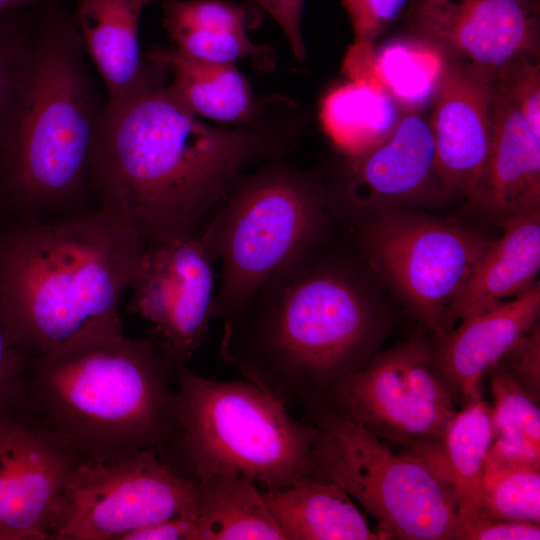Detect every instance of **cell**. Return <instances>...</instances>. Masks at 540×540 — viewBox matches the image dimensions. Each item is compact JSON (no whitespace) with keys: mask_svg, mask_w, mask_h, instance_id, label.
I'll return each mask as SVG.
<instances>
[{"mask_svg":"<svg viewBox=\"0 0 540 540\" xmlns=\"http://www.w3.org/2000/svg\"><path fill=\"white\" fill-rule=\"evenodd\" d=\"M148 58L140 84L105 102L91 159L100 205L129 220L146 245L195 233L252 165L294 147L303 124L274 115L279 99L251 124L205 123L171 94L166 67Z\"/></svg>","mask_w":540,"mask_h":540,"instance_id":"1","label":"cell"},{"mask_svg":"<svg viewBox=\"0 0 540 540\" xmlns=\"http://www.w3.org/2000/svg\"><path fill=\"white\" fill-rule=\"evenodd\" d=\"M326 238L266 279L223 318V360L308 413L363 367L382 337V313L362 268L324 250Z\"/></svg>","mask_w":540,"mask_h":540,"instance_id":"2","label":"cell"},{"mask_svg":"<svg viewBox=\"0 0 540 540\" xmlns=\"http://www.w3.org/2000/svg\"><path fill=\"white\" fill-rule=\"evenodd\" d=\"M146 243L107 207L0 224V304L33 355L123 331L119 304Z\"/></svg>","mask_w":540,"mask_h":540,"instance_id":"3","label":"cell"},{"mask_svg":"<svg viewBox=\"0 0 540 540\" xmlns=\"http://www.w3.org/2000/svg\"><path fill=\"white\" fill-rule=\"evenodd\" d=\"M74 18L41 0L31 44L0 130V208L18 219L75 213L91 189V159L105 102L84 61Z\"/></svg>","mask_w":540,"mask_h":540,"instance_id":"4","label":"cell"},{"mask_svg":"<svg viewBox=\"0 0 540 540\" xmlns=\"http://www.w3.org/2000/svg\"><path fill=\"white\" fill-rule=\"evenodd\" d=\"M180 365L152 336L89 337L33 357L27 407L81 463L158 451L179 431Z\"/></svg>","mask_w":540,"mask_h":540,"instance_id":"5","label":"cell"},{"mask_svg":"<svg viewBox=\"0 0 540 540\" xmlns=\"http://www.w3.org/2000/svg\"><path fill=\"white\" fill-rule=\"evenodd\" d=\"M176 382L179 431L157 453L177 473L195 481L241 476L268 490L325 481L313 459L316 428L271 393L247 379L202 377L186 364Z\"/></svg>","mask_w":540,"mask_h":540,"instance_id":"6","label":"cell"},{"mask_svg":"<svg viewBox=\"0 0 540 540\" xmlns=\"http://www.w3.org/2000/svg\"><path fill=\"white\" fill-rule=\"evenodd\" d=\"M332 214L315 174L283 158L244 174L198 233L222 261L214 318L223 319L266 279L327 237Z\"/></svg>","mask_w":540,"mask_h":540,"instance_id":"7","label":"cell"},{"mask_svg":"<svg viewBox=\"0 0 540 540\" xmlns=\"http://www.w3.org/2000/svg\"><path fill=\"white\" fill-rule=\"evenodd\" d=\"M308 416L317 431L313 459L320 476L377 520L381 539H454L457 502L445 470L331 409Z\"/></svg>","mask_w":540,"mask_h":540,"instance_id":"8","label":"cell"},{"mask_svg":"<svg viewBox=\"0 0 540 540\" xmlns=\"http://www.w3.org/2000/svg\"><path fill=\"white\" fill-rule=\"evenodd\" d=\"M492 239L460 223L406 209L357 223L364 258L434 336Z\"/></svg>","mask_w":540,"mask_h":540,"instance_id":"9","label":"cell"},{"mask_svg":"<svg viewBox=\"0 0 540 540\" xmlns=\"http://www.w3.org/2000/svg\"><path fill=\"white\" fill-rule=\"evenodd\" d=\"M197 482L156 450L103 463H79L59 501L50 540H120L143 527L196 516Z\"/></svg>","mask_w":540,"mask_h":540,"instance_id":"10","label":"cell"},{"mask_svg":"<svg viewBox=\"0 0 540 540\" xmlns=\"http://www.w3.org/2000/svg\"><path fill=\"white\" fill-rule=\"evenodd\" d=\"M213 259L197 232L147 244L131 285L132 313L179 364L204 342L214 318Z\"/></svg>","mask_w":540,"mask_h":540,"instance_id":"11","label":"cell"},{"mask_svg":"<svg viewBox=\"0 0 540 540\" xmlns=\"http://www.w3.org/2000/svg\"><path fill=\"white\" fill-rule=\"evenodd\" d=\"M403 15V35L495 75L540 58L539 0H409Z\"/></svg>","mask_w":540,"mask_h":540,"instance_id":"12","label":"cell"},{"mask_svg":"<svg viewBox=\"0 0 540 540\" xmlns=\"http://www.w3.org/2000/svg\"><path fill=\"white\" fill-rule=\"evenodd\" d=\"M325 187L330 211L335 208L357 223L380 212L448 197L436 169L428 118L422 111L402 110L382 140L345 155L337 180Z\"/></svg>","mask_w":540,"mask_h":540,"instance_id":"13","label":"cell"},{"mask_svg":"<svg viewBox=\"0 0 540 540\" xmlns=\"http://www.w3.org/2000/svg\"><path fill=\"white\" fill-rule=\"evenodd\" d=\"M81 463L29 409L0 418V540H50L54 516Z\"/></svg>","mask_w":540,"mask_h":540,"instance_id":"14","label":"cell"},{"mask_svg":"<svg viewBox=\"0 0 540 540\" xmlns=\"http://www.w3.org/2000/svg\"><path fill=\"white\" fill-rule=\"evenodd\" d=\"M495 74L448 60L428 119L436 169L447 196L469 198L484 173L493 137Z\"/></svg>","mask_w":540,"mask_h":540,"instance_id":"15","label":"cell"},{"mask_svg":"<svg viewBox=\"0 0 540 540\" xmlns=\"http://www.w3.org/2000/svg\"><path fill=\"white\" fill-rule=\"evenodd\" d=\"M540 286L469 316L435 336L433 367L453 401L462 407L481 398L487 370L539 321Z\"/></svg>","mask_w":540,"mask_h":540,"instance_id":"16","label":"cell"},{"mask_svg":"<svg viewBox=\"0 0 540 540\" xmlns=\"http://www.w3.org/2000/svg\"><path fill=\"white\" fill-rule=\"evenodd\" d=\"M488 161L468 200L500 222L540 210V132L494 79Z\"/></svg>","mask_w":540,"mask_h":540,"instance_id":"17","label":"cell"},{"mask_svg":"<svg viewBox=\"0 0 540 540\" xmlns=\"http://www.w3.org/2000/svg\"><path fill=\"white\" fill-rule=\"evenodd\" d=\"M321 408L362 425L398 450L415 454L419 449L416 410L403 376L400 345L375 354L339 380Z\"/></svg>","mask_w":540,"mask_h":540,"instance_id":"18","label":"cell"},{"mask_svg":"<svg viewBox=\"0 0 540 540\" xmlns=\"http://www.w3.org/2000/svg\"><path fill=\"white\" fill-rule=\"evenodd\" d=\"M464 287L446 309L441 334L461 320L512 299L531 288L540 270V210L509 217Z\"/></svg>","mask_w":540,"mask_h":540,"instance_id":"19","label":"cell"},{"mask_svg":"<svg viewBox=\"0 0 540 540\" xmlns=\"http://www.w3.org/2000/svg\"><path fill=\"white\" fill-rule=\"evenodd\" d=\"M153 1L76 0L73 18L105 82L108 103L133 91L149 70L150 60L140 51L139 23L142 11Z\"/></svg>","mask_w":540,"mask_h":540,"instance_id":"20","label":"cell"},{"mask_svg":"<svg viewBox=\"0 0 540 540\" xmlns=\"http://www.w3.org/2000/svg\"><path fill=\"white\" fill-rule=\"evenodd\" d=\"M172 76L167 86L188 111L216 122L246 125L260 119L274 100L256 102L245 76L234 64L196 59L177 48L155 47L146 53Z\"/></svg>","mask_w":540,"mask_h":540,"instance_id":"21","label":"cell"},{"mask_svg":"<svg viewBox=\"0 0 540 540\" xmlns=\"http://www.w3.org/2000/svg\"><path fill=\"white\" fill-rule=\"evenodd\" d=\"M447 62L434 47L402 34L380 47L352 43L342 72L349 81L382 89L402 110L422 111L430 105Z\"/></svg>","mask_w":540,"mask_h":540,"instance_id":"22","label":"cell"},{"mask_svg":"<svg viewBox=\"0 0 540 540\" xmlns=\"http://www.w3.org/2000/svg\"><path fill=\"white\" fill-rule=\"evenodd\" d=\"M261 494L286 540H379L351 497L331 481Z\"/></svg>","mask_w":540,"mask_h":540,"instance_id":"23","label":"cell"},{"mask_svg":"<svg viewBox=\"0 0 540 540\" xmlns=\"http://www.w3.org/2000/svg\"><path fill=\"white\" fill-rule=\"evenodd\" d=\"M196 482L198 540H286L251 479L218 474Z\"/></svg>","mask_w":540,"mask_h":540,"instance_id":"24","label":"cell"},{"mask_svg":"<svg viewBox=\"0 0 540 540\" xmlns=\"http://www.w3.org/2000/svg\"><path fill=\"white\" fill-rule=\"evenodd\" d=\"M494 438L492 408L482 398L457 410L447 425L443 457L456 496V531L480 516L482 481Z\"/></svg>","mask_w":540,"mask_h":540,"instance_id":"25","label":"cell"},{"mask_svg":"<svg viewBox=\"0 0 540 540\" xmlns=\"http://www.w3.org/2000/svg\"><path fill=\"white\" fill-rule=\"evenodd\" d=\"M401 113L398 103L382 89L348 80L325 95L320 118L338 148L351 155L382 140Z\"/></svg>","mask_w":540,"mask_h":540,"instance_id":"26","label":"cell"},{"mask_svg":"<svg viewBox=\"0 0 540 540\" xmlns=\"http://www.w3.org/2000/svg\"><path fill=\"white\" fill-rule=\"evenodd\" d=\"M480 519L540 524V468L486 461Z\"/></svg>","mask_w":540,"mask_h":540,"instance_id":"27","label":"cell"},{"mask_svg":"<svg viewBox=\"0 0 540 540\" xmlns=\"http://www.w3.org/2000/svg\"><path fill=\"white\" fill-rule=\"evenodd\" d=\"M166 32L176 29L247 33L261 22L263 11L252 2L229 0H162Z\"/></svg>","mask_w":540,"mask_h":540,"instance_id":"28","label":"cell"},{"mask_svg":"<svg viewBox=\"0 0 540 540\" xmlns=\"http://www.w3.org/2000/svg\"><path fill=\"white\" fill-rule=\"evenodd\" d=\"M493 395L492 422L495 438L526 440L540 446V409L510 375L501 359L486 372Z\"/></svg>","mask_w":540,"mask_h":540,"instance_id":"29","label":"cell"},{"mask_svg":"<svg viewBox=\"0 0 540 540\" xmlns=\"http://www.w3.org/2000/svg\"><path fill=\"white\" fill-rule=\"evenodd\" d=\"M179 51L199 60L234 64L252 58L270 68L274 51L268 46L252 42L248 33L211 31L203 29H176L167 32Z\"/></svg>","mask_w":540,"mask_h":540,"instance_id":"30","label":"cell"},{"mask_svg":"<svg viewBox=\"0 0 540 540\" xmlns=\"http://www.w3.org/2000/svg\"><path fill=\"white\" fill-rule=\"evenodd\" d=\"M38 5L0 13V130L26 61Z\"/></svg>","mask_w":540,"mask_h":540,"instance_id":"31","label":"cell"},{"mask_svg":"<svg viewBox=\"0 0 540 540\" xmlns=\"http://www.w3.org/2000/svg\"><path fill=\"white\" fill-rule=\"evenodd\" d=\"M34 356L14 337L0 304V418L28 408L26 382Z\"/></svg>","mask_w":540,"mask_h":540,"instance_id":"32","label":"cell"},{"mask_svg":"<svg viewBox=\"0 0 540 540\" xmlns=\"http://www.w3.org/2000/svg\"><path fill=\"white\" fill-rule=\"evenodd\" d=\"M529 124L540 132V58H523L495 75Z\"/></svg>","mask_w":540,"mask_h":540,"instance_id":"33","label":"cell"},{"mask_svg":"<svg viewBox=\"0 0 540 540\" xmlns=\"http://www.w3.org/2000/svg\"><path fill=\"white\" fill-rule=\"evenodd\" d=\"M354 35L353 43L375 45L404 14L409 0H340Z\"/></svg>","mask_w":540,"mask_h":540,"instance_id":"34","label":"cell"},{"mask_svg":"<svg viewBox=\"0 0 540 540\" xmlns=\"http://www.w3.org/2000/svg\"><path fill=\"white\" fill-rule=\"evenodd\" d=\"M514 380L537 402L540 399V326L537 321L501 358Z\"/></svg>","mask_w":540,"mask_h":540,"instance_id":"35","label":"cell"},{"mask_svg":"<svg viewBox=\"0 0 540 540\" xmlns=\"http://www.w3.org/2000/svg\"><path fill=\"white\" fill-rule=\"evenodd\" d=\"M306 0H250L279 25L293 55L303 61L306 46L302 33V15Z\"/></svg>","mask_w":540,"mask_h":540,"instance_id":"36","label":"cell"},{"mask_svg":"<svg viewBox=\"0 0 540 540\" xmlns=\"http://www.w3.org/2000/svg\"><path fill=\"white\" fill-rule=\"evenodd\" d=\"M456 540H539L540 525L497 519H480L455 532Z\"/></svg>","mask_w":540,"mask_h":540,"instance_id":"37","label":"cell"},{"mask_svg":"<svg viewBox=\"0 0 540 540\" xmlns=\"http://www.w3.org/2000/svg\"><path fill=\"white\" fill-rule=\"evenodd\" d=\"M120 540H198L193 516H179L132 531Z\"/></svg>","mask_w":540,"mask_h":540,"instance_id":"38","label":"cell"},{"mask_svg":"<svg viewBox=\"0 0 540 540\" xmlns=\"http://www.w3.org/2000/svg\"><path fill=\"white\" fill-rule=\"evenodd\" d=\"M41 0H0V13L37 6Z\"/></svg>","mask_w":540,"mask_h":540,"instance_id":"39","label":"cell"}]
</instances>
